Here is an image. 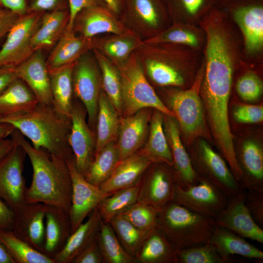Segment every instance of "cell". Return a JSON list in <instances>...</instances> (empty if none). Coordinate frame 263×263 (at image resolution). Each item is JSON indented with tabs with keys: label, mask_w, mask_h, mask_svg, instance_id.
<instances>
[{
	"label": "cell",
	"mask_w": 263,
	"mask_h": 263,
	"mask_svg": "<svg viewBox=\"0 0 263 263\" xmlns=\"http://www.w3.org/2000/svg\"><path fill=\"white\" fill-rule=\"evenodd\" d=\"M28 157L33 169L30 186L27 188V203H41L61 208L69 214L72 184L67 161L42 149H36L18 131L10 136Z\"/></svg>",
	"instance_id": "obj_1"
},
{
	"label": "cell",
	"mask_w": 263,
	"mask_h": 263,
	"mask_svg": "<svg viewBox=\"0 0 263 263\" xmlns=\"http://www.w3.org/2000/svg\"><path fill=\"white\" fill-rule=\"evenodd\" d=\"M134 52L146 76L162 87H189L203 61L201 52L173 43L143 41Z\"/></svg>",
	"instance_id": "obj_2"
},
{
	"label": "cell",
	"mask_w": 263,
	"mask_h": 263,
	"mask_svg": "<svg viewBox=\"0 0 263 263\" xmlns=\"http://www.w3.org/2000/svg\"><path fill=\"white\" fill-rule=\"evenodd\" d=\"M0 123L12 126L36 149H43L66 161L74 159L68 142L71 118L53 105L38 103L27 111L0 116Z\"/></svg>",
	"instance_id": "obj_3"
},
{
	"label": "cell",
	"mask_w": 263,
	"mask_h": 263,
	"mask_svg": "<svg viewBox=\"0 0 263 263\" xmlns=\"http://www.w3.org/2000/svg\"><path fill=\"white\" fill-rule=\"evenodd\" d=\"M215 226L214 219L173 202L158 210L156 225L176 250L208 242Z\"/></svg>",
	"instance_id": "obj_4"
},
{
	"label": "cell",
	"mask_w": 263,
	"mask_h": 263,
	"mask_svg": "<svg viewBox=\"0 0 263 263\" xmlns=\"http://www.w3.org/2000/svg\"><path fill=\"white\" fill-rule=\"evenodd\" d=\"M239 30L244 60L253 65L263 62V0H216L215 6Z\"/></svg>",
	"instance_id": "obj_5"
},
{
	"label": "cell",
	"mask_w": 263,
	"mask_h": 263,
	"mask_svg": "<svg viewBox=\"0 0 263 263\" xmlns=\"http://www.w3.org/2000/svg\"><path fill=\"white\" fill-rule=\"evenodd\" d=\"M117 68L121 78L123 111L128 116L143 109L153 108L165 115L175 118L148 80L135 52Z\"/></svg>",
	"instance_id": "obj_6"
},
{
	"label": "cell",
	"mask_w": 263,
	"mask_h": 263,
	"mask_svg": "<svg viewBox=\"0 0 263 263\" xmlns=\"http://www.w3.org/2000/svg\"><path fill=\"white\" fill-rule=\"evenodd\" d=\"M204 73L203 59L196 78L189 87L172 89L166 91L171 111L177 118L188 143L197 137L207 136L204 105L200 94Z\"/></svg>",
	"instance_id": "obj_7"
},
{
	"label": "cell",
	"mask_w": 263,
	"mask_h": 263,
	"mask_svg": "<svg viewBox=\"0 0 263 263\" xmlns=\"http://www.w3.org/2000/svg\"><path fill=\"white\" fill-rule=\"evenodd\" d=\"M119 19L143 41L153 38L171 24L162 0H123Z\"/></svg>",
	"instance_id": "obj_8"
},
{
	"label": "cell",
	"mask_w": 263,
	"mask_h": 263,
	"mask_svg": "<svg viewBox=\"0 0 263 263\" xmlns=\"http://www.w3.org/2000/svg\"><path fill=\"white\" fill-rule=\"evenodd\" d=\"M73 93L84 106L90 126L97 117L98 102L101 88V73L92 50L75 62L72 73Z\"/></svg>",
	"instance_id": "obj_9"
},
{
	"label": "cell",
	"mask_w": 263,
	"mask_h": 263,
	"mask_svg": "<svg viewBox=\"0 0 263 263\" xmlns=\"http://www.w3.org/2000/svg\"><path fill=\"white\" fill-rule=\"evenodd\" d=\"M41 17V13L32 12L18 18L0 49V68L15 67L34 53L31 39Z\"/></svg>",
	"instance_id": "obj_10"
},
{
	"label": "cell",
	"mask_w": 263,
	"mask_h": 263,
	"mask_svg": "<svg viewBox=\"0 0 263 263\" xmlns=\"http://www.w3.org/2000/svg\"><path fill=\"white\" fill-rule=\"evenodd\" d=\"M228 198L209 181L199 177L197 184L186 188L177 183L172 202L194 212L215 219L225 207Z\"/></svg>",
	"instance_id": "obj_11"
},
{
	"label": "cell",
	"mask_w": 263,
	"mask_h": 263,
	"mask_svg": "<svg viewBox=\"0 0 263 263\" xmlns=\"http://www.w3.org/2000/svg\"><path fill=\"white\" fill-rule=\"evenodd\" d=\"M26 154L16 144L0 159V198L15 212L25 203L27 188L23 175V162Z\"/></svg>",
	"instance_id": "obj_12"
},
{
	"label": "cell",
	"mask_w": 263,
	"mask_h": 263,
	"mask_svg": "<svg viewBox=\"0 0 263 263\" xmlns=\"http://www.w3.org/2000/svg\"><path fill=\"white\" fill-rule=\"evenodd\" d=\"M72 184L71 206L69 212L71 233L106 197L112 194L103 192L99 187L87 182L76 169L75 159L67 161Z\"/></svg>",
	"instance_id": "obj_13"
},
{
	"label": "cell",
	"mask_w": 263,
	"mask_h": 263,
	"mask_svg": "<svg viewBox=\"0 0 263 263\" xmlns=\"http://www.w3.org/2000/svg\"><path fill=\"white\" fill-rule=\"evenodd\" d=\"M194 160L200 173L198 177L209 181L228 197L242 189L225 159L205 141H201Z\"/></svg>",
	"instance_id": "obj_14"
},
{
	"label": "cell",
	"mask_w": 263,
	"mask_h": 263,
	"mask_svg": "<svg viewBox=\"0 0 263 263\" xmlns=\"http://www.w3.org/2000/svg\"><path fill=\"white\" fill-rule=\"evenodd\" d=\"M153 162L144 178L139 182L137 202L150 205L158 210L173 201L177 184L175 175L161 165Z\"/></svg>",
	"instance_id": "obj_15"
},
{
	"label": "cell",
	"mask_w": 263,
	"mask_h": 263,
	"mask_svg": "<svg viewBox=\"0 0 263 263\" xmlns=\"http://www.w3.org/2000/svg\"><path fill=\"white\" fill-rule=\"evenodd\" d=\"M245 190L230 197L225 207L214 219L216 225L244 238L263 243V230L253 219L245 203Z\"/></svg>",
	"instance_id": "obj_16"
},
{
	"label": "cell",
	"mask_w": 263,
	"mask_h": 263,
	"mask_svg": "<svg viewBox=\"0 0 263 263\" xmlns=\"http://www.w3.org/2000/svg\"><path fill=\"white\" fill-rule=\"evenodd\" d=\"M70 118L68 142L74 156L75 168L84 176L94 158L95 140L86 123L84 113L79 106L73 104Z\"/></svg>",
	"instance_id": "obj_17"
},
{
	"label": "cell",
	"mask_w": 263,
	"mask_h": 263,
	"mask_svg": "<svg viewBox=\"0 0 263 263\" xmlns=\"http://www.w3.org/2000/svg\"><path fill=\"white\" fill-rule=\"evenodd\" d=\"M72 30L75 34L88 38L105 34H122L129 30L105 6L81 10L74 20Z\"/></svg>",
	"instance_id": "obj_18"
},
{
	"label": "cell",
	"mask_w": 263,
	"mask_h": 263,
	"mask_svg": "<svg viewBox=\"0 0 263 263\" xmlns=\"http://www.w3.org/2000/svg\"><path fill=\"white\" fill-rule=\"evenodd\" d=\"M13 69L43 105H53L49 69L42 50L38 49Z\"/></svg>",
	"instance_id": "obj_19"
},
{
	"label": "cell",
	"mask_w": 263,
	"mask_h": 263,
	"mask_svg": "<svg viewBox=\"0 0 263 263\" xmlns=\"http://www.w3.org/2000/svg\"><path fill=\"white\" fill-rule=\"evenodd\" d=\"M46 207L41 203H26L15 212L12 229L31 246L43 253Z\"/></svg>",
	"instance_id": "obj_20"
},
{
	"label": "cell",
	"mask_w": 263,
	"mask_h": 263,
	"mask_svg": "<svg viewBox=\"0 0 263 263\" xmlns=\"http://www.w3.org/2000/svg\"><path fill=\"white\" fill-rule=\"evenodd\" d=\"M153 161L142 151L136 152L119 161L109 178L99 188L112 193L120 189L137 184L142 175Z\"/></svg>",
	"instance_id": "obj_21"
},
{
	"label": "cell",
	"mask_w": 263,
	"mask_h": 263,
	"mask_svg": "<svg viewBox=\"0 0 263 263\" xmlns=\"http://www.w3.org/2000/svg\"><path fill=\"white\" fill-rule=\"evenodd\" d=\"M165 116V131L172 154L173 165L176 170L175 175L177 183L182 188L197 184L199 177L182 143L178 125L174 117Z\"/></svg>",
	"instance_id": "obj_22"
},
{
	"label": "cell",
	"mask_w": 263,
	"mask_h": 263,
	"mask_svg": "<svg viewBox=\"0 0 263 263\" xmlns=\"http://www.w3.org/2000/svg\"><path fill=\"white\" fill-rule=\"evenodd\" d=\"M143 42L130 30L122 34H105L92 38V50L97 51L117 67L126 62Z\"/></svg>",
	"instance_id": "obj_23"
},
{
	"label": "cell",
	"mask_w": 263,
	"mask_h": 263,
	"mask_svg": "<svg viewBox=\"0 0 263 263\" xmlns=\"http://www.w3.org/2000/svg\"><path fill=\"white\" fill-rule=\"evenodd\" d=\"M150 114L145 109L120 120L117 144L120 161L133 154L143 145Z\"/></svg>",
	"instance_id": "obj_24"
},
{
	"label": "cell",
	"mask_w": 263,
	"mask_h": 263,
	"mask_svg": "<svg viewBox=\"0 0 263 263\" xmlns=\"http://www.w3.org/2000/svg\"><path fill=\"white\" fill-rule=\"evenodd\" d=\"M237 160L242 172L241 188L263 191V151L260 145L252 140L245 141Z\"/></svg>",
	"instance_id": "obj_25"
},
{
	"label": "cell",
	"mask_w": 263,
	"mask_h": 263,
	"mask_svg": "<svg viewBox=\"0 0 263 263\" xmlns=\"http://www.w3.org/2000/svg\"><path fill=\"white\" fill-rule=\"evenodd\" d=\"M71 234L62 249L53 258L55 263H72L75 258L97 236L101 219L96 207Z\"/></svg>",
	"instance_id": "obj_26"
},
{
	"label": "cell",
	"mask_w": 263,
	"mask_h": 263,
	"mask_svg": "<svg viewBox=\"0 0 263 263\" xmlns=\"http://www.w3.org/2000/svg\"><path fill=\"white\" fill-rule=\"evenodd\" d=\"M71 234L69 214L61 208L47 205L44 253L53 259L62 249Z\"/></svg>",
	"instance_id": "obj_27"
},
{
	"label": "cell",
	"mask_w": 263,
	"mask_h": 263,
	"mask_svg": "<svg viewBox=\"0 0 263 263\" xmlns=\"http://www.w3.org/2000/svg\"><path fill=\"white\" fill-rule=\"evenodd\" d=\"M208 242L216 249L225 263L232 255L249 259H263V252L247 242L244 238L226 228L215 226Z\"/></svg>",
	"instance_id": "obj_28"
},
{
	"label": "cell",
	"mask_w": 263,
	"mask_h": 263,
	"mask_svg": "<svg viewBox=\"0 0 263 263\" xmlns=\"http://www.w3.org/2000/svg\"><path fill=\"white\" fill-rule=\"evenodd\" d=\"M92 48V38L77 35L73 30L65 29L46 61L48 69L74 63Z\"/></svg>",
	"instance_id": "obj_29"
},
{
	"label": "cell",
	"mask_w": 263,
	"mask_h": 263,
	"mask_svg": "<svg viewBox=\"0 0 263 263\" xmlns=\"http://www.w3.org/2000/svg\"><path fill=\"white\" fill-rule=\"evenodd\" d=\"M140 263H177L176 250L156 227L151 229L134 257Z\"/></svg>",
	"instance_id": "obj_30"
},
{
	"label": "cell",
	"mask_w": 263,
	"mask_h": 263,
	"mask_svg": "<svg viewBox=\"0 0 263 263\" xmlns=\"http://www.w3.org/2000/svg\"><path fill=\"white\" fill-rule=\"evenodd\" d=\"M144 41L150 43L177 44L202 52L206 42V35L204 30L199 25L171 23L156 36Z\"/></svg>",
	"instance_id": "obj_31"
},
{
	"label": "cell",
	"mask_w": 263,
	"mask_h": 263,
	"mask_svg": "<svg viewBox=\"0 0 263 263\" xmlns=\"http://www.w3.org/2000/svg\"><path fill=\"white\" fill-rule=\"evenodd\" d=\"M75 62L49 69L53 106L59 113L69 117L73 106L72 73Z\"/></svg>",
	"instance_id": "obj_32"
},
{
	"label": "cell",
	"mask_w": 263,
	"mask_h": 263,
	"mask_svg": "<svg viewBox=\"0 0 263 263\" xmlns=\"http://www.w3.org/2000/svg\"><path fill=\"white\" fill-rule=\"evenodd\" d=\"M171 23L198 25L216 0H162Z\"/></svg>",
	"instance_id": "obj_33"
},
{
	"label": "cell",
	"mask_w": 263,
	"mask_h": 263,
	"mask_svg": "<svg viewBox=\"0 0 263 263\" xmlns=\"http://www.w3.org/2000/svg\"><path fill=\"white\" fill-rule=\"evenodd\" d=\"M38 103L28 86L18 78L0 94V116L27 111Z\"/></svg>",
	"instance_id": "obj_34"
},
{
	"label": "cell",
	"mask_w": 263,
	"mask_h": 263,
	"mask_svg": "<svg viewBox=\"0 0 263 263\" xmlns=\"http://www.w3.org/2000/svg\"><path fill=\"white\" fill-rule=\"evenodd\" d=\"M118 113L101 89L98 102L95 153L108 143L114 141L118 137L120 124Z\"/></svg>",
	"instance_id": "obj_35"
},
{
	"label": "cell",
	"mask_w": 263,
	"mask_h": 263,
	"mask_svg": "<svg viewBox=\"0 0 263 263\" xmlns=\"http://www.w3.org/2000/svg\"><path fill=\"white\" fill-rule=\"evenodd\" d=\"M69 12L55 10L41 17L40 23L31 39L34 51L52 45L66 29Z\"/></svg>",
	"instance_id": "obj_36"
},
{
	"label": "cell",
	"mask_w": 263,
	"mask_h": 263,
	"mask_svg": "<svg viewBox=\"0 0 263 263\" xmlns=\"http://www.w3.org/2000/svg\"><path fill=\"white\" fill-rule=\"evenodd\" d=\"M0 242L15 263H55L53 259L33 247L11 229L0 228Z\"/></svg>",
	"instance_id": "obj_37"
},
{
	"label": "cell",
	"mask_w": 263,
	"mask_h": 263,
	"mask_svg": "<svg viewBox=\"0 0 263 263\" xmlns=\"http://www.w3.org/2000/svg\"><path fill=\"white\" fill-rule=\"evenodd\" d=\"M120 161L119 150L114 141H111L95 152L84 176L89 183L99 187L110 176Z\"/></svg>",
	"instance_id": "obj_38"
},
{
	"label": "cell",
	"mask_w": 263,
	"mask_h": 263,
	"mask_svg": "<svg viewBox=\"0 0 263 263\" xmlns=\"http://www.w3.org/2000/svg\"><path fill=\"white\" fill-rule=\"evenodd\" d=\"M162 113L157 111L152 116L149 136L142 151L153 162H162L173 165L171 150L163 130Z\"/></svg>",
	"instance_id": "obj_39"
},
{
	"label": "cell",
	"mask_w": 263,
	"mask_h": 263,
	"mask_svg": "<svg viewBox=\"0 0 263 263\" xmlns=\"http://www.w3.org/2000/svg\"><path fill=\"white\" fill-rule=\"evenodd\" d=\"M101 73V88L118 113L123 111L121 78L118 68L95 50H92Z\"/></svg>",
	"instance_id": "obj_40"
},
{
	"label": "cell",
	"mask_w": 263,
	"mask_h": 263,
	"mask_svg": "<svg viewBox=\"0 0 263 263\" xmlns=\"http://www.w3.org/2000/svg\"><path fill=\"white\" fill-rule=\"evenodd\" d=\"M138 191L139 183L132 187L116 190L104 198L96 207L102 220L110 223L115 216L136 202Z\"/></svg>",
	"instance_id": "obj_41"
},
{
	"label": "cell",
	"mask_w": 263,
	"mask_h": 263,
	"mask_svg": "<svg viewBox=\"0 0 263 263\" xmlns=\"http://www.w3.org/2000/svg\"><path fill=\"white\" fill-rule=\"evenodd\" d=\"M97 238L104 263H135L133 257L125 251L109 223H105L101 219Z\"/></svg>",
	"instance_id": "obj_42"
},
{
	"label": "cell",
	"mask_w": 263,
	"mask_h": 263,
	"mask_svg": "<svg viewBox=\"0 0 263 263\" xmlns=\"http://www.w3.org/2000/svg\"><path fill=\"white\" fill-rule=\"evenodd\" d=\"M121 244L134 259L149 231H144L134 226L122 213L115 216L109 223Z\"/></svg>",
	"instance_id": "obj_43"
},
{
	"label": "cell",
	"mask_w": 263,
	"mask_h": 263,
	"mask_svg": "<svg viewBox=\"0 0 263 263\" xmlns=\"http://www.w3.org/2000/svg\"><path fill=\"white\" fill-rule=\"evenodd\" d=\"M255 65L244 60L242 64L243 69L237 78L235 89L238 95L244 100L254 102L258 100L263 93V83L257 72L253 69Z\"/></svg>",
	"instance_id": "obj_44"
},
{
	"label": "cell",
	"mask_w": 263,
	"mask_h": 263,
	"mask_svg": "<svg viewBox=\"0 0 263 263\" xmlns=\"http://www.w3.org/2000/svg\"><path fill=\"white\" fill-rule=\"evenodd\" d=\"M177 263H225L215 248L208 242L176 250Z\"/></svg>",
	"instance_id": "obj_45"
},
{
	"label": "cell",
	"mask_w": 263,
	"mask_h": 263,
	"mask_svg": "<svg viewBox=\"0 0 263 263\" xmlns=\"http://www.w3.org/2000/svg\"><path fill=\"white\" fill-rule=\"evenodd\" d=\"M158 212L154 207L137 201L121 213L136 228L149 231L156 226Z\"/></svg>",
	"instance_id": "obj_46"
},
{
	"label": "cell",
	"mask_w": 263,
	"mask_h": 263,
	"mask_svg": "<svg viewBox=\"0 0 263 263\" xmlns=\"http://www.w3.org/2000/svg\"><path fill=\"white\" fill-rule=\"evenodd\" d=\"M234 119L242 123H255L263 120V107L261 105H240L233 112Z\"/></svg>",
	"instance_id": "obj_47"
},
{
	"label": "cell",
	"mask_w": 263,
	"mask_h": 263,
	"mask_svg": "<svg viewBox=\"0 0 263 263\" xmlns=\"http://www.w3.org/2000/svg\"><path fill=\"white\" fill-rule=\"evenodd\" d=\"M245 203L255 223L263 226V191L245 190Z\"/></svg>",
	"instance_id": "obj_48"
},
{
	"label": "cell",
	"mask_w": 263,
	"mask_h": 263,
	"mask_svg": "<svg viewBox=\"0 0 263 263\" xmlns=\"http://www.w3.org/2000/svg\"><path fill=\"white\" fill-rule=\"evenodd\" d=\"M104 263V259L97 237L75 258L73 262V263Z\"/></svg>",
	"instance_id": "obj_49"
},
{
	"label": "cell",
	"mask_w": 263,
	"mask_h": 263,
	"mask_svg": "<svg viewBox=\"0 0 263 263\" xmlns=\"http://www.w3.org/2000/svg\"><path fill=\"white\" fill-rule=\"evenodd\" d=\"M69 20L66 28L72 30L74 20L76 15L83 9L96 6H107L103 0H68Z\"/></svg>",
	"instance_id": "obj_50"
},
{
	"label": "cell",
	"mask_w": 263,
	"mask_h": 263,
	"mask_svg": "<svg viewBox=\"0 0 263 263\" xmlns=\"http://www.w3.org/2000/svg\"><path fill=\"white\" fill-rule=\"evenodd\" d=\"M15 216V211L0 198V228L12 230Z\"/></svg>",
	"instance_id": "obj_51"
},
{
	"label": "cell",
	"mask_w": 263,
	"mask_h": 263,
	"mask_svg": "<svg viewBox=\"0 0 263 263\" xmlns=\"http://www.w3.org/2000/svg\"><path fill=\"white\" fill-rule=\"evenodd\" d=\"M19 17L8 10H0V39L7 35Z\"/></svg>",
	"instance_id": "obj_52"
},
{
	"label": "cell",
	"mask_w": 263,
	"mask_h": 263,
	"mask_svg": "<svg viewBox=\"0 0 263 263\" xmlns=\"http://www.w3.org/2000/svg\"><path fill=\"white\" fill-rule=\"evenodd\" d=\"M1 5L11 12L21 16L26 14L27 4L26 0H0Z\"/></svg>",
	"instance_id": "obj_53"
},
{
	"label": "cell",
	"mask_w": 263,
	"mask_h": 263,
	"mask_svg": "<svg viewBox=\"0 0 263 263\" xmlns=\"http://www.w3.org/2000/svg\"><path fill=\"white\" fill-rule=\"evenodd\" d=\"M18 78L13 67H4L0 68V94Z\"/></svg>",
	"instance_id": "obj_54"
},
{
	"label": "cell",
	"mask_w": 263,
	"mask_h": 263,
	"mask_svg": "<svg viewBox=\"0 0 263 263\" xmlns=\"http://www.w3.org/2000/svg\"><path fill=\"white\" fill-rule=\"evenodd\" d=\"M59 0H33L31 5L32 12L52 11L57 6Z\"/></svg>",
	"instance_id": "obj_55"
},
{
	"label": "cell",
	"mask_w": 263,
	"mask_h": 263,
	"mask_svg": "<svg viewBox=\"0 0 263 263\" xmlns=\"http://www.w3.org/2000/svg\"><path fill=\"white\" fill-rule=\"evenodd\" d=\"M108 8L119 19L121 14L123 0H103Z\"/></svg>",
	"instance_id": "obj_56"
},
{
	"label": "cell",
	"mask_w": 263,
	"mask_h": 263,
	"mask_svg": "<svg viewBox=\"0 0 263 263\" xmlns=\"http://www.w3.org/2000/svg\"><path fill=\"white\" fill-rule=\"evenodd\" d=\"M14 141L11 138H7L0 144V159L5 155L14 147Z\"/></svg>",
	"instance_id": "obj_57"
},
{
	"label": "cell",
	"mask_w": 263,
	"mask_h": 263,
	"mask_svg": "<svg viewBox=\"0 0 263 263\" xmlns=\"http://www.w3.org/2000/svg\"><path fill=\"white\" fill-rule=\"evenodd\" d=\"M14 129L11 125L0 123V144L11 136Z\"/></svg>",
	"instance_id": "obj_58"
},
{
	"label": "cell",
	"mask_w": 263,
	"mask_h": 263,
	"mask_svg": "<svg viewBox=\"0 0 263 263\" xmlns=\"http://www.w3.org/2000/svg\"><path fill=\"white\" fill-rule=\"evenodd\" d=\"M0 263H15L0 242Z\"/></svg>",
	"instance_id": "obj_59"
},
{
	"label": "cell",
	"mask_w": 263,
	"mask_h": 263,
	"mask_svg": "<svg viewBox=\"0 0 263 263\" xmlns=\"http://www.w3.org/2000/svg\"><path fill=\"white\" fill-rule=\"evenodd\" d=\"M1 4H0V10L1 9Z\"/></svg>",
	"instance_id": "obj_60"
},
{
	"label": "cell",
	"mask_w": 263,
	"mask_h": 263,
	"mask_svg": "<svg viewBox=\"0 0 263 263\" xmlns=\"http://www.w3.org/2000/svg\"></svg>",
	"instance_id": "obj_61"
}]
</instances>
